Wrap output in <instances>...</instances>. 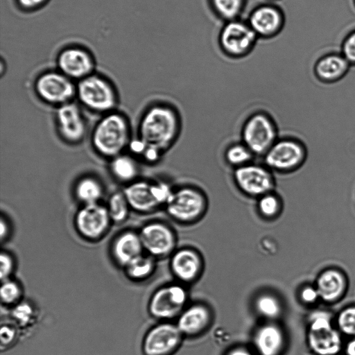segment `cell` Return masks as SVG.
<instances>
[{
  "mask_svg": "<svg viewBox=\"0 0 355 355\" xmlns=\"http://www.w3.org/2000/svg\"><path fill=\"white\" fill-rule=\"evenodd\" d=\"M182 121L179 112L166 103H156L144 112L138 128V137L147 146L163 153L177 141L181 131Z\"/></svg>",
  "mask_w": 355,
  "mask_h": 355,
  "instance_id": "cell-1",
  "label": "cell"
},
{
  "mask_svg": "<svg viewBox=\"0 0 355 355\" xmlns=\"http://www.w3.org/2000/svg\"><path fill=\"white\" fill-rule=\"evenodd\" d=\"M334 313L313 309L306 318L305 343L311 355H341L345 340L337 329Z\"/></svg>",
  "mask_w": 355,
  "mask_h": 355,
  "instance_id": "cell-2",
  "label": "cell"
},
{
  "mask_svg": "<svg viewBox=\"0 0 355 355\" xmlns=\"http://www.w3.org/2000/svg\"><path fill=\"white\" fill-rule=\"evenodd\" d=\"M130 142L129 123L123 114L111 112L103 115L92 134V144L101 156L112 159L121 154Z\"/></svg>",
  "mask_w": 355,
  "mask_h": 355,
  "instance_id": "cell-3",
  "label": "cell"
},
{
  "mask_svg": "<svg viewBox=\"0 0 355 355\" xmlns=\"http://www.w3.org/2000/svg\"><path fill=\"white\" fill-rule=\"evenodd\" d=\"M307 157L304 143L297 137L284 135L279 136L262 156L263 164L274 173L286 175L300 169Z\"/></svg>",
  "mask_w": 355,
  "mask_h": 355,
  "instance_id": "cell-4",
  "label": "cell"
},
{
  "mask_svg": "<svg viewBox=\"0 0 355 355\" xmlns=\"http://www.w3.org/2000/svg\"><path fill=\"white\" fill-rule=\"evenodd\" d=\"M208 198L205 192L194 184L175 187L164 208L167 214L181 223H192L206 213Z\"/></svg>",
  "mask_w": 355,
  "mask_h": 355,
  "instance_id": "cell-5",
  "label": "cell"
},
{
  "mask_svg": "<svg viewBox=\"0 0 355 355\" xmlns=\"http://www.w3.org/2000/svg\"><path fill=\"white\" fill-rule=\"evenodd\" d=\"M164 180H134L123 191L131 209L139 213H149L164 207L173 189Z\"/></svg>",
  "mask_w": 355,
  "mask_h": 355,
  "instance_id": "cell-6",
  "label": "cell"
},
{
  "mask_svg": "<svg viewBox=\"0 0 355 355\" xmlns=\"http://www.w3.org/2000/svg\"><path fill=\"white\" fill-rule=\"evenodd\" d=\"M279 137L276 121L263 111H257L249 115L241 130V141L254 156L262 157Z\"/></svg>",
  "mask_w": 355,
  "mask_h": 355,
  "instance_id": "cell-7",
  "label": "cell"
},
{
  "mask_svg": "<svg viewBox=\"0 0 355 355\" xmlns=\"http://www.w3.org/2000/svg\"><path fill=\"white\" fill-rule=\"evenodd\" d=\"M258 40L247 21L240 18L223 22L217 42L220 51L225 56L239 60L251 53Z\"/></svg>",
  "mask_w": 355,
  "mask_h": 355,
  "instance_id": "cell-8",
  "label": "cell"
},
{
  "mask_svg": "<svg viewBox=\"0 0 355 355\" xmlns=\"http://www.w3.org/2000/svg\"><path fill=\"white\" fill-rule=\"evenodd\" d=\"M76 96L87 109L104 114L112 112L117 103V95L112 85L94 73L78 81Z\"/></svg>",
  "mask_w": 355,
  "mask_h": 355,
  "instance_id": "cell-9",
  "label": "cell"
},
{
  "mask_svg": "<svg viewBox=\"0 0 355 355\" xmlns=\"http://www.w3.org/2000/svg\"><path fill=\"white\" fill-rule=\"evenodd\" d=\"M232 180L241 193L254 199L275 191L277 184L275 173L265 164L253 162L233 169Z\"/></svg>",
  "mask_w": 355,
  "mask_h": 355,
  "instance_id": "cell-10",
  "label": "cell"
},
{
  "mask_svg": "<svg viewBox=\"0 0 355 355\" xmlns=\"http://www.w3.org/2000/svg\"><path fill=\"white\" fill-rule=\"evenodd\" d=\"M34 87L42 101L58 107L71 102L76 96V85L73 80L59 70L42 73L36 79Z\"/></svg>",
  "mask_w": 355,
  "mask_h": 355,
  "instance_id": "cell-11",
  "label": "cell"
},
{
  "mask_svg": "<svg viewBox=\"0 0 355 355\" xmlns=\"http://www.w3.org/2000/svg\"><path fill=\"white\" fill-rule=\"evenodd\" d=\"M187 299V292L182 286L170 284L163 286L150 297L149 312L155 318L162 320L178 317L185 309Z\"/></svg>",
  "mask_w": 355,
  "mask_h": 355,
  "instance_id": "cell-12",
  "label": "cell"
},
{
  "mask_svg": "<svg viewBox=\"0 0 355 355\" xmlns=\"http://www.w3.org/2000/svg\"><path fill=\"white\" fill-rule=\"evenodd\" d=\"M245 20L259 39L269 40L282 31L286 19L279 6L268 1L254 6Z\"/></svg>",
  "mask_w": 355,
  "mask_h": 355,
  "instance_id": "cell-13",
  "label": "cell"
},
{
  "mask_svg": "<svg viewBox=\"0 0 355 355\" xmlns=\"http://www.w3.org/2000/svg\"><path fill=\"white\" fill-rule=\"evenodd\" d=\"M183 335L176 324L159 323L146 334L142 344L144 355H171L180 347Z\"/></svg>",
  "mask_w": 355,
  "mask_h": 355,
  "instance_id": "cell-14",
  "label": "cell"
},
{
  "mask_svg": "<svg viewBox=\"0 0 355 355\" xmlns=\"http://www.w3.org/2000/svg\"><path fill=\"white\" fill-rule=\"evenodd\" d=\"M74 221L80 235L89 240H97L105 234L112 220L106 206L98 202L83 205Z\"/></svg>",
  "mask_w": 355,
  "mask_h": 355,
  "instance_id": "cell-15",
  "label": "cell"
},
{
  "mask_svg": "<svg viewBox=\"0 0 355 355\" xmlns=\"http://www.w3.org/2000/svg\"><path fill=\"white\" fill-rule=\"evenodd\" d=\"M318 292L320 302L327 304H335L346 295L349 281L346 272L336 266H329L322 269L313 282Z\"/></svg>",
  "mask_w": 355,
  "mask_h": 355,
  "instance_id": "cell-16",
  "label": "cell"
},
{
  "mask_svg": "<svg viewBox=\"0 0 355 355\" xmlns=\"http://www.w3.org/2000/svg\"><path fill=\"white\" fill-rule=\"evenodd\" d=\"M139 234L144 250L154 258L168 256L175 248V234L171 228L164 223L155 221L147 223Z\"/></svg>",
  "mask_w": 355,
  "mask_h": 355,
  "instance_id": "cell-17",
  "label": "cell"
},
{
  "mask_svg": "<svg viewBox=\"0 0 355 355\" xmlns=\"http://www.w3.org/2000/svg\"><path fill=\"white\" fill-rule=\"evenodd\" d=\"M60 72L78 81L94 73L95 61L92 53L78 46H70L62 49L57 58Z\"/></svg>",
  "mask_w": 355,
  "mask_h": 355,
  "instance_id": "cell-18",
  "label": "cell"
},
{
  "mask_svg": "<svg viewBox=\"0 0 355 355\" xmlns=\"http://www.w3.org/2000/svg\"><path fill=\"white\" fill-rule=\"evenodd\" d=\"M58 131L64 141L77 144L85 136L87 126L80 107L69 102L59 106L55 112Z\"/></svg>",
  "mask_w": 355,
  "mask_h": 355,
  "instance_id": "cell-19",
  "label": "cell"
},
{
  "mask_svg": "<svg viewBox=\"0 0 355 355\" xmlns=\"http://www.w3.org/2000/svg\"><path fill=\"white\" fill-rule=\"evenodd\" d=\"M253 345L258 355H282L287 346V338L279 325L269 322L257 329Z\"/></svg>",
  "mask_w": 355,
  "mask_h": 355,
  "instance_id": "cell-20",
  "label": "cell"
},
{
  "mask_svg": "<svg viewBox=\"0 0 355 355\" xmlns=\"http://www.w3.org/2000/svg\"><path fill=\"white\" fill-rule=\"evenodd\" d=\"M352 66L338 52H331L320 57L313 64V70L316 78L324 83H334L342 80Z\"/></svg>",
  "mask_w": 355,
  "mask_h": 355,
  "instance_id": "cell-21",
  "label": "cell"
},
{
  "mask_svg": "<svg viewBox=\"0 0 355 355\" xmlns=\"http://www.w3.org/2000/svg\"><path fill=\"white\" fill-rule=\"evenodd\" d=\"M171 269L180 281L189 283L195 281L200 275L202 262L199 254L189 248H182L173 254Z\"/></svg>",
  "mask_w": 355,
  "mask_h": 355,
  "instance_id": "cell-22",
  "label": "cell"
},
{
  "mask_svg": "<svg viewBox=\"0 0 355 355\" xmlns=\"http://www.w3.org/2000/svg\"><path fill=\"white\" fill-rule=\"evenodd\" d=\"M211 320L209 309L202 304H195L183 310L178 316L176 325L183 336H195L204 331Z\"/></svg>",
  "mask_w": 355,
  "mask_h": 355,
  "instance_id": "cell-23",
  "label": "cell"
},
{
  "mask_svg": "<svg viewBox=\"0 0 355 355\" xmlns=\"http://www.w3.org/2000/svg\"><path fill=\"white\" fill-rule=\"evenodd\" d=\"M143 250L139 234L133 231H125L119 234L112 245L114 259L123 267L143 254Z\"/></svg>",
  "mask_w": 355,
  "mask_h": 355,
  "instance_id": "cell-24",
  "label": "cell"
},
{
  "mask_svg": "<svg viewBox=\"0 0 355 355\" xmlns=\"http://www.w3.org/2000/svg\"><path fill=\"white\" fill-rule=\"evenodd\" d=\"M248 0H207L212 13L223 22L240 19Z\"/></svg>",
  "mask_w": 355,
  "mask_h": 355,
  "instance_id": "cell-25",
  "label": "cell"
},
{
  "mask_svg": "<svg viewBox=\"0 0 355 355\" xmlns=\"http://www.w3.org/2000/svg\"><path fill=\"white\" fill-rule=\"evenodd\" d=\"M74 193L83 205L98 203L103 195V188L97 179L85 176L76 182Z\"/></svg>",
  "mask_w": 355,
  "mask_h": 355,
  "instance_id": "cell-26",
  "label": "cell"
},
{
  "mask_svg": "<svg viewBox=\"0 0 355 355\" xmlns=\"http://www.w3.org/2000/svg\"><path fill=\"white\" fill-rule=\"evenodd\" d=\"M256 208L259 215L266 219H275L283 211L284 200L283 196L275 190L265 193L256 199Z\"/></svg>",
  "mask_w": 355,
  "mask_h": 355,
  "instance_id": "cell-27",
  "label": "cell"
},
{
  "mask_svg": "<svg viewBox=\"0 0 355 355\" xmlns=\"http://www.w3.org/2000/svg\"><path fill=\"white\" fill-rule=\"evenodd\" d=\"M110 168L112 175L123 182H132L138 173L136 162L132 157L123 154L111 159Z\"/></svg>",
  "mask_w": 355,
  "mask_h": 355,
  "instance_id": "cell-28",
  "label": "cell"
},
{
  "mask_svg": "<svg viewBox=\"0 0 355 355\" xmlns=\"http://www.w3.org/2000/svg\"><path fill=\"white\" fill-rule=\"evenodd\" d=\"M254 308L258 314L269 320H276L283 312V305L280 300L269 293H264L257 297Z\"/></svg>",
  "mask_w": 355,
  "mask_h": 355,
  "instance_id": "cell-29",
  "label": "cell"
},
{
  "mask_svg": "<svg viewBox=\"0 0 355 355\" xmlns=\"http://www.w3.org/2000/svg\"><path fill=\"white\" fill-rule=\"evenodd\" d=\"M124 268L129 278L133 280H143L149 277L154 272L155 258L148 254H141Z\"/></svg>",
  "mask_w": 355,
  "mask_h": 355,
  "instance_id": "cell-30",
  "label": "cell"
},
{
  "mask_svg": "<svg viewBox=\"0 0 355 355\" xmlns=\"http://www.w3.org/2000/svg\"><path fill=\"white\" fill-rule=\"evenodd\" d=\"M224 159L233 169L245 166L252 162L254 154L241 141L228 145L224 151Z\"/></svg>",
  "mask_w": 355,
  "mask_h": 355,
  "instance_id": "cell-31",
  "label": "cell"
},
{
  "mask_svg": "<svg viewBox=\"0 0 355 355\" xmlns=\"http://www.w3.org/2000/svg\"><path fill=\"white\" fill-rule=\"evenodd\" d=\"M334 322L343 337H355V304L340 309L334 315Z\"/></svg>",
  "mask_w": 355,
  "mask_h": 355,
  "instance_id": "cell-32",
  "label": "cell"
},
{
  "mask_svg": "<svg viewBox=\"0 0 355 355\" xmlns=\"http://www.w3.org/2000/svg\"><path fill=\"white\" fill-rule=\"evenodd\" d=\"M106 207L111 220L116 223L124 221L131 209L123 191L112 193L107 200Z\"/></svg>",
  "mask_w": 355,
  "mask_h": 355,
  "instance_id": "cell-33",
  "label": "cell"
},
{
  "mask_svg": "<svg viewBox=\"0 0 355 355\" xmlns=\"http://www.w3.org/2000/svg\"><path fill=\"white\" fill-rule=\"evenodd\" d=\"M1 282L0 295L2 303L7 305L17 304L22 294L20 285L10 278Z\"/></svg>",
  "mask_w": 355,
  "mask_h": 355,
  "instance_id": "cell-34",
  "label": "cell"
},
{
  "mask_svg": "<svg viewBox=\"0 0 355 355\" xmlns=\"http://www.w3.org/2000/svg\"><path fill=\"white\" fill-rule=\"evenodd\" d=\"M297 297L300 303L307 307H314L320 302L318 292L313 282L302 285L298 291Z\"/></svg>",
  "mask_w": 355,
  "mask_h": 355,
  "instance_id": "cell-35",
  "label": "cell"
},
{
  "mask_svg": "<svg viewBox=\"0 0 355 355\" xmlns=\"http://www.w3.org/2000/svg\"><path fill=\"white\" fill-rule=\"evenodd\" d=\"M33 306L28 302L17 303L12 311V317L20 326L29 324L33 319Z\"/></svg>",
  "mask_w": 355,
  "mask_h": 355,
  "instance_id": "cell-36",
  "label": "cell"
},
{
  "mask_svg": "<svg viewBox=\"0 0 355 355\" xmlns=\"http://www.w3.org/2000/svg\"><path fill=\"white\" fill-rule=\"evenodd\" d=\"M340 53L350 64L355 67V29L349 32L343 39Z\"/></svg>",
  "mask_w": 355,
  "mask_h": 355,
  "instance_id": "cell-37",
  "label": "cell"
},
{
  "mask_svg": "<svg viewBox=\"0 0 355 355\" xmlns=\"http://www.w3.org/2000/svg\"><path fill=\"white\" fill-rule=\"evenodd\" d=\"M0 267L1 280L9 279L15 268L14 260L9 253L4 251L1 252Z\"/></svg>",
  "mask_w": 355,
  "mask_h": 355,
  "instance_id": "cell-38",
  "label": "cell"
},
{
  "mask_svg": "<svg viewBox=\"0 0 355 355\" xmlns=\"http://www.w3.org/2000/svg\"><path fill=\"white\" fill-rule=\"evenodd\" d=\"M17 338V331L14 327L2 324L0 331L1 348L6 349L10 346Z\"/></svg>",
  "mask_w": 355,
  "mask_h": 355,
  "instance_id": "cell-39",
  "label": "cell"
},
{
  "mask_svg": "<svg viewBox=\"0 0 355 355\" xmlns=\"http://www.w3.org/2000/svg\"><path fill=\"white\" fill-rule=\"evenodd\" d=\"M24 10H33L43 6L49 0H16Z\"/></svg>",
  "mask_w": 355,
  "mask_h": 355,
  "instance_id": "cell-40",
  "label": "cell"
},
{
  "mask_svg": "<svg viewBox=\"0 0 355 355\" xmlns=\"http://www.w3.org/2000/svg\"><path fill=\"white\" fill-rule=\"evenodd\" d=\"M343 354L355 355V337L347 338V340L345 341Z\"/></svg>",
  "mask_w": 355,
  "mask_h": 355,
  "instance_id": "cell-41",
  "label": "cell"
},
{
  "mask_svg": "<svg viewBox=\"0 0 355 355\" xmlns=\"http://www.w3.org/2000/svg\"><path fill=\"white\" fill-rule=\"evenodd\" d=\"M225 355H254L253 353L247 347L237 346L230 349Z\"/></svg>",
  "mask_w": 355,
  "mask_h": 355,
  "instance_id": "cell-42",
  "label": "cell"
},
{
  "mask_svg": "<svg viewBox=\"0 0 355 355\" xmlns=\"http://www.w3.org/2000/svg\"><path fill=\"white\" fill-rule=\"evenodd\" d=\"M0 227H1V241L3 242L6 238L8 237L10 232V227L6 219H5L4 217H1V221H0Z\"/></svg>",
  "mask_w": 355,
  "mask_h": 355,
  "instance_id": "cell-43",
  "label": "cell"
},
{
  "mask_svg": "<svg viewBox=\"0 0 355 355\" xmlns=\"http://www.w3.org/2000/svg\"><path fill=\"white\" fill-rule=\"evenodd\" d=\"M269 1H279V0H268Z\"/></svg>",
  "mask_w": 355,
  "mask_h": 355,
  "instance_id": "cell-44",
  "label": "cell"
},
{
  "mask_svg": "<svg viewBox=\"0 0 355 355\" xmlns=\"http://www.w3.org/2000/svg\"><path fill=\"white\" fill-rule=\"evenodd\" d=\"M354 5L355 6V0H353Z\"/></svg>",
  "mask_w": 355,
  "mask_h": 355,
  "instance_id": "cell-45",
  "label": "cell"
}]
</instances>
